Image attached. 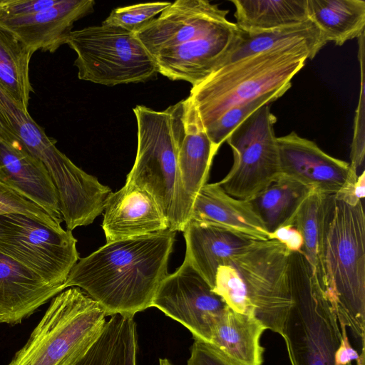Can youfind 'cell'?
I'll list each match as a JSON object with an SVG mask.
<instances>
[{"instance_id": "1", "label": "cell", "mask_w": 365, "mask_h": 365, "mask_svg": "<svg viewBox=\"0 0 365 365\" xmlns=\"http://www.w3.org/2000/svg\"><path fill=\"white\" fill-rule=\"evenodd\" d=\"M175 234L168 230L106 242L79 258L64 288L84 290L107 316L134 317L152 307L159 285L168 274Z\"/></svg>"}, {"instance_id": "2", "label": "cell", "mask_w": 365, "mask_h": 365, "mask_svg": "<svg viewBox=\"0 0 365 365\" xmlns=\"http://www.w3.org/2000/svg\"><path fill=\"white\" fill-rule=\"evenodd\" d=\"M316 55L306 43L292 44L217 67L192 86L185 101L205 130L231 108L272 92H287L307 59Z\"/></svg>"}, {"instance_id": "3", "label": "cell", "mask_w": 365, "mask_h": 365, "mask_svg": "<svg viewBox=\"0 0 365 365\" xmlns=\"http://www.w3.org/2000/svg\"><path fill=\"white\" fill-rule=\"evenodd\" d=\"M322 287L339 324L365 350V213L331 195L323 250Z\"/></svg>"}, {"instance_id": "4", "label": "cell", "mask_w": 365, "mask_h": 365, "mask_svg": "<svg viewBox=\"0 0 365 365\" xmlns=\"http://www.w3.org/2000/svg\"><path fill=\"white\" fill-rule=\"evenodd\" d=\"M290 254L277 240H256L218 269L212 291L233 311L255 313L267 329L281 334L293 302Z\"/></svg>"}, {"instance_id": "5", "label": "cell", "mask_w": 365, "mask_h": 365, "mask_svg": "<svg viewBox=\"0 0 365 365\" xmlns=\"http://www.w3.org/2000/svg\"><path fill=\"white\" fill-rule=\"evenodd\" d=\"M138 128L135 160L126 182L148 192L166 218L169 230L182 232L188 222L178 155L184 133V100L163 111L133 108Z\"/></svg>"}, {"instance_id": "6", "label": "cell", "mask_w": 365, "mask_h": 365, "mask_svg": "<svg viewBox=\"0 0 365 365\" xmlns=\"http://www.w3.org/2000/svg\"><path fill=\"white\" fill-rule=\"evenodd\" d=\"M107 317L82 289L68 287L51 299L27 342L9 365H73L99 336Z\"/></svg>"}, {"instance_id": "7", "label": "cell", "mask_w": 365, "mask_h": 365, "mask_svg": "<svg viewBox=\"0 0 365 365\" xmlns=\"http://www.w3.org/2000/svg\"><path fill=\"white\" fill-rule=\"evenodd\" d=\"M289 272L293 302L280 335L291 365H337L341 332L325 289L302 252H291Z\"/></svg>"}, {"instance_id": "8", "label": "cell", "mask_w": 365, "mask_h": 365, "mask_svg": "<svg viewBox=\"0 0 365 365\" xmlns=\"http://www.w3.org/2000/svg\"><path fill=\"white\" fill-rule=\"evenodd\" d=\"M66 44L76 53L78 78L113 86L145 82L157 73L155 63L135 34L102 24L72 31Z\"/></svg>"}, {"instance_id": "9", "label": "cell", "mask_w": 365, "mask_h": 365, "mask_svg": "<svg viewBox=\"0 0 365 365\" xmlns=\"http://www.w3.org/2000/svg\"><path fill=\"white\" fill-rule=\"evenodd\" d=\"M72 231L56 230L21 213L0 215V252L48 284L61 287L79 259Z\"/></svg>"}, {"instance_id": "10", "label": "cell", "mask_w": 365, "mask_h": 365, "mask_svg": "<svg viewBox=\"0 0 365 365\" xmlns=\"http://www.w3.org/2000/svg\"><path fill=\"white\" fill-rule=\"evenodd\" d=\"M276 120L270 103H267L228 135L226 141L232 151L233 163L217 183L230 196L250 200L282 175L274 130Z\"/></svg>"}, {"instance_id": "11", "label": "cell", "mask_w": 365, "mask_h": 365, "mask_svg": "<svg viewBox=\"0 0 365 365\" xmlns=\"http://www.w3.org/2000/svg\"><path fill=\"white\" fill-rule=\"evenodd\" d=\"M227 306L185 257L161 282L152 302V307L187 328L195 340L207 344L215 321Z\"/></svg>"}, {"instance_id": "12", "label": "cell", "mask_w": 365, "mask_h": 365, "mask_svg": "<svg viewBox=\"0 0 365 365\" xmlns=\"http://www.w3.org/2000/svg\"><path fill=\"white\" fill-rule=\"evenodd\" d=\"M228 12L207 0H177L135 35L152 56L204 35L227 20Z\"/></svg>"}, {"instance_id": "13", "label": "cell", "mask_w": 365, "mask_h": 365, "mask_svg": "<svg viewBox=\"0 0 365 365\" xmlns=\"http://www.w3.org/2000/svg\"><path fill=\"white\" fill-rule=\"evenodd\" d=\"M277 144L282 174L313 192L335 195L357 173L349 163L328 155L294 131L277 138Z\"/></svg>"}, {"instance_id": "14", "label": "cell", "mask_w": 365, "mask_h": 365, "mask_svg": "<svg viewBox=\"0 0 365 365\" xmlns=\"http://www.w3.org/2000/svg\"><path fill=\"white\" fill-rule=\"evenodd\" d=\"M239 29L228 20L204 35L152 56L158 73L192 86L207 76L231 46Z\"/></svg>"}, {"instance_id": "15", "label": "cell", "mask_w": 365, "mask_h": 365, "mask_svg": "<svg viewBox=\"0 0 365 365\" xmlns=\"http://www.w3.org/2000/svg\"><path fill=\"white\" fill-rule=\"evenodd\" d=\"M93 0H59L53 6L27 16H0V25L29 49L54 53L66 44L74 23L92 13Z\"/></svg>"}, {"instance_id": "16", "label": "cell", "mask_w": 365, "mask_h": 365, "mask_svg": "<svg viewBox=\"0 0 365 365\" xmlns=\"http://www.w3.org/2000/svg\"><path fill=\"white\" fill-rule=\"evenodd\" d=\"M102 228L106 242L169 230L168 223L153 197L133 184L108 197Z\"/></svg>"}, {"instance_id": "17", "label": "cell", "mask_w": 365, "mask_h": 365, "mask_svg": "<svg viewBox=\"0 0 365 365\" xmlns=\"http://www.w3.org/2000/svg\"><path fill=\"white\" fill-rule=\"evenodd\" d=\"M0 181L63 222L56 188L43 164L20 148L0 142Z\"/></svg>"}, {"instance_id": "18", "label": "cell", "mask_w": 365, "mask_h": 365, "mask_svg": "<svg viewBox=\"0 0 365 365\" xmlns=\"http://www.w3.org/2000/svg\"><path fill=\"white\" fill-rule=\"evenodd\" d=\"M185 257L212 289L218 269L255 240L218 225L190 220L183 230Z\"/></svg>"}, {"instance_id": "19", "label": "cell", "mask_w": 365, "mask_h": 365, "mask_svg": "<svg viewBox=\"0 0 365 365\" xmlns=\"http://www.w3.org/2000/svg\"><path fill=\"white\" fill-rule=\"evenodd\" d=\"M63 290L0 252V314L5 323H20Z\"/></svg>"}, {"instance_id": "20", "label": "cell", "mask_w": 365, "mask_h": 365, "mask_svg": "<svg viewBox=\"0 0 365 365\" xmlns=\"http://www.w3.org/2000/svg\"><path fill=\"white\" fill-rule=\"evenodd\" d=\"M190 220L212 223L255 240H269V233L250 202L230 196L217 182L207 183L200 189Z\"/></svg>"}, {"instance_id": "21", "label": "cell", "mask_w": 365, "mask_h": 365, "mask_svg": "<svg viewBox=\"0 0 365 365\" xmlns=\"http://www.w3.org/2000/svg\"><path fill=\"white\" fill-rule=\"evenodd\" d=\"M184 133L180 143L178 165L184 205L188 221L194 200L207 184L217 149L196 122L184 100Z\"/></svg>"}, {"instance_id": "22", "label": "cell", "mask_w": 365, "mask_h": 365, "mask_svg": "<svg viewBox=\"0 0 365 365\" xmlns=\"http://www.w3.org/2000/svg\"><path fill=\"white\" fill-rule=\"evenodd\" d=\"M266 329L255 313H238L227 306L213 324L210 344L242 365H262L260 339Z\"/></svg>"}, {"instance_id": "23", "label": "cell", "mask_w": 365, "mask_h": 365, "mask_svg": "<svg viewBox=\"0 0 365 365\" xmlns=\"http://www.w3.org/2000/svg\"><path fill=\"white\" fill-rule=\"evenodd\" d=\"M299 43L309 45L317 54L327 42L309 19L299 24L258 32L239 29L231 46L215 68L278 46Z\"/></svg>"}, {"instance_id": "24", "label": "cell", "mask_w": 365, "mask_h": 365, "mask_svg": "<svg viewBox=\"0 0 365 365\" xmlns=\"http://www.w3.org/2000/svg\"><path fill=\"white\" fill-rule=\"evenodd\" d=\"M138 348L134 317L112 315L97 339L73 365H137Z\"/></svg>"}, {"instance_id": "25", "label": "cell", "mask_w": 365, "mask_h": 365, "mask_svg": "<svg viewBox=\"0 0 365 365\" xmlns=\"http://www.w3.org/2000/svg\"><path fill=\"white\" fill-rule=\"evenodd\" d=\"M308 17L327 42L342 46L364 34L365 1L307 0Z\"/></svg>"}, {"instance_id": "26", "label": "cell", "mask_w": 365, "mask_h": 365, "mask_svg": "<svg viewBox=\"0 0 365 365\" xmlns=\"http://www.w3.org/2000/svg\"><path fill=\"white\" fill-rule=\"evenodd\" d=\"M236 26L244 32H258L309 20L307 0H231Z\"/></svg>"}, {"instance_id": "27", "label": "cell", "mask_w": 365, "mask_h": 365, "mask_svg": "<svg viewBox=\"0 0 365 365\" xmlns=\"http://www.w3.org/2000/svg\"><path fill=\"white\" fill-rule=\"evenodd\" d=\"M312 192L299 182L282 175L248 200L269 234L280 227L293 225L302 205Z\"/></svg>"}, {"instance_id": "28", "label": "cell", "mask_w": 365, "mask_h": 365, "mask_svg": "<svg viewBox=\"0 0 365 365\" xmlns=\"http://www.w3.org/2000/svg\"><path fill=\"white\" fill-rule=\"evenodd\" d=\"M34 53L0 25V86L25 111L34 91L29 64Z\"/></svg>"}, {"instance_id": "29", "label": "cell", "mask_w": 365, "mask_h": 365, "mask_svg": "<svg viewBox=\"0 0 365 365\" xmlns=\"http://www.w3.org/2000/svg\"><path fill=\"white\" fill-rule=\"evenodd\" d=\"M330 197L312 191L302 205L293 222L303 237L302 253L322 285L324 281L323 250Z\"/></svg>"}, {"instance_id": "30", "label": "cell", "mask_w": 365, "mask_h": 365, "mask_svg": "<svg viewBox=\"0 0 365 365\" xmlns=\"http://www.w3.org/2000/svg\"><path fill=\"white\" fill-rule=\"evenodd\" d=\"M285 93L284 91L272 92L250 102L231 108L207 128L205 132L214 146L219 149L231 132L245 119L263 105L274 102Z\"/></svg>"}, {"instance_id": "31", "label": "cell", "mask_w": 365, "mask_h": 365, "mask_svg": "<svg viewBox=\"0 0 365 365\" xmlns=\"http://www.w3.org/2000/svg\"><path fill=\"white\" fill-rule=\"evenodd\" d=\"M171 2L155 1L137 4L113 9L102 24L136 33L165 10Z\"/></svg>"}, {"instance_id": "32", "label": "cell", "mask_w": 365, "mask_h": 365, "mask_svg": "<svg viewBox=\"0 0 365 365\" xmlns=\"http://www.w3.org/2000/svg\"><path fill=\"white\" fill-rule=\"evenodd\" d=\"M6 213L24 214L54 229L63 228L61 222L0 181V215Z\"/></svg>"}, {"instance_id": "33", "label": "cell", "mask_w": 365, "mask_h": 365, "mask_svg": "<svg viewBox=\"0 0 365 365\" xmlns=\"http://www.w3.org/2000/svg\"><path fill=\"white\" fill-rule=\"evenodd\" d=\"M359 58L361 65V91L354 118V136L351 146L350 165L358 171L364 163V34L359 38Z\"/></svg>"}, {"instance_id": "34", "label": "cell", "mask_w": 365, "mask_h": 365, "mask_svg": "<svg viewBox=\"0 0 365 365\" xmlns=\"http://www.w3.org/2000/svg\"><path fill=\"white\" fill-rule=\"evenodd\" d=\"M187 365H242L217 349L200 341L195 340L190 349Z\"/></svg>"}, {"instance_id": "35", "label": "cell", "mask_w": 365, "mask_h": 365, "mask_svg": "<svg viewBox=\"0 0 365 365\" xmlns=\"http://www.w3.org/2000/svg\"><path fill=\"white\" fill-rule=\"evenodd\" d=\"M59 0H0V16L19 17L50 8Z\"/></svg>"}, {"instance_id": "36", "label": "cell", "mask_w": 365, "mask_h": 365, "mask_svg": "<svg viewBox=\"0 0 365 365\" xmlns=\"http://www.w3.org/2000/svg\"><path fill=\"white\" fill-rule=\"evenodd\" d=\"M269 240L279 242L289 252H302L303 250V237L294 225L277 228L273 232L269 234Z\"/></svg>"}, {"instance_id": "37", "label": "cell", "mask_w": 365, "mask_h": 365, "mask_svg": "<svg viewBox=\"0 0 365 365\" xmlns=\"http://www.w3.org/2000/svg\"><path fill=\"white\" fill-rule=\"evenodd\" d=\"M341 339L339 347L335 354V361L337 365H349L352 361H357L360 354L354 349L350 344L346 327L344 324H339Z\"/></svg>"}, {"instance_id": "38", "label": "cell", "mask_w": 365, "mask_h": 365, "mask_svg": "<svg viewBox=\"0 0 365 365\" xmlns=\"http://www.w3.org/2000/svg\"><path fill=\"white\" fill-rule=\"evenodd\" d=\"M353 195L355 199L362 200L365 196V172L363 170L357 179L353 187Z\"/></svg>"}, {"instance_id": "39", "label": "cell", "mask_w": 365, "mask_h": 365, "mask_svg": "<svg viewBox=\"0 0 365 365\" xmlns=\"http://www.w3.org/2000/svg\"><path fill=\"white\" fill-rule=\"evenodd\" d=\"M159 365H173L168 359H160Z\"/></svg>"}, {"instance_id": "40", "label": "cell", "mask_w": 365, "mask_h": 365, "mask_svg": "<svg viewBox=\"0 0 365 365\" xmlns=\"http://www.w3.org/2000/svg\"><path fill=\"white\" fill-rule=\"evenodd\" d=\"M5 323L4 318L3 316L0 314V324Z\"/></svg>"}]
</instances>
